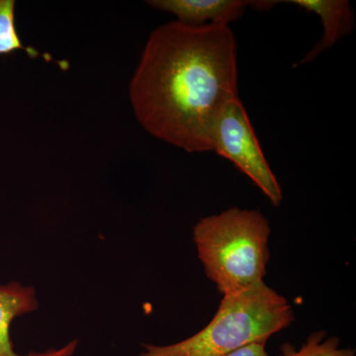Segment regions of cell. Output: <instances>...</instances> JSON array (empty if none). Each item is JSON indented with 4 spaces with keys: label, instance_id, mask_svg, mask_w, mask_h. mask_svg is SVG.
I'll use <instances>...</instances> for the list:
<instances>
[{
    "label": "cell",
    "instance_id": "cell-3",
    "mask_svg": "<svg viewBox=\"0 0 356 356\" xmlns=\"http://www.w3.org/2000/svg\"><path fill=\"white\" fill-rule=\"evenodd\" d=\"M270 233L261 211L240 208L202 218L194 226L199 259L220 294L226 296L264 282Z\"/></svg>",
    "mask_w": 356,
    "mask_h": 356
},
{
    "label": "cell",
    "instance_id": "cell-7",
    "mask_svg": "<svg viewBox=\"0 0 356 356\" xmlns=\"http://www.w3.org/2000/svg\"><path fill=\"white\" fill-rule=\"evenodd\" d=\"M290 3L296 4L307 13H315L324 27L322 39L296 65L313 62L355 29V13L346 0H293Z\"/></svg>",
    "mask_w": 356,
    "mask_h": 356
},
{
    "label": "cell",
    "instance_id": "cell-1",
    "mask_svg": "<svg viewBox=\"0 0 356 356\" xmlns=\"http://www.w3.org/2000/svg\"><path fill=\"white\" fill-rule=\"evenodd\" d=\"M128 91L136 119L147 133L187 153L212 151L218 116L238 97L235 34L226 24L159 26Z\"/></svg>",
    "mask_w": 356,
    "mask_h": 356
},
{
    "label": "cell",
    "instance_id": "cell-9",
    "mask_svg": "<svg viewBox=\"0 0 356 356\" xmlns=\"http://www.w3.org/2000/svg\"><path fill=\"white\" fill-rule=\"evenodd\" d=\"M18 51H26L33 58L39 55L38 51L27 48L21 41L15 23V1L0 0V56Z\"/></svg>",
    "mask_w": 356,
    "mask_h": 356
},
{
    "label": "cell",
    "instance_id": "cell-4",
    "mask_svg": "<svg viewBox=\"0 0 356 356\" xmlns=\"http://www.w3.org/2000/svg\"><path fill=\"white\" fill-rule=\"evenodd\" d=\"M211 147L213 152L229 159L252 179L273 206L281 205L282 189L262 153L240 98H234L227 103L218 116L213 129Z\"/></svg>",
    "mask_w": 356,
    "mask_h": 356
},
{
    "label": "cell",
    "instance_id": "cell-6",
    "mask_svg": "<svg viewBox=\"0 0 356 356\" xmlns=\"http://www.w3.org/2000/svg\"><path fill=\"white\" fill-rule=\"evenodd\" d=\"M149 6L177 17V22L187 26L226 24L242 17L248 6L254 1L243 0H152Z\"/></svg>",
    "mask_w": 356,
    "mask_h": 356
},
{
    "label": "cell",
    "instance_id": "cell-5",
    "mask_svg": "<svg viewBox=\"0 0 356 356\" xmlns=\"http://www.w3.org/2000/svg\"><path fill=\"white\" fill-rule=\"evenodd\" d=\"M39 302L35 288L11 281L0 284V356H74L79 348V339L58 348H50L42 353L20 355L14 350L10 337L13 321L38 309Z\"/></svg>",
    "mask_w": 356,
    "mask_h": 356
},
{
    "label": "cell",
    "instance_id": "cell-8",
    "mask_svg": "<svg viewBox=\"0 0 356 356\" xmlns=\"http://www.w3.org/2000/svg\"><path fill=\"white\" fill-rule=\"evenodd\" d=\"M277 356H356V353L355 348H341L339 337H329L321 330L312 332L299 348L292 343H283Z\"/></svg>",
    "mask_w": 356,
    "mask_h": 356
},
{
    "label": "cell",
    "instance_id": "cell-2",
    "mask_svg": "<svg viewBox=\"0 0 356 356\" xmlns=\"http://www.w3.org/2000/svg\"><path fill=\"white\" fill-rule=\"evenodd\" d=\"M295 321L286 298L266 282L222 296L209 324L178 343L143 344L138 356H226L286 329Z\"/></svg>",
    "mask_w": 356,
    "mask_h": 356
},
{
    "label": "cell",
    "instance_id": "cell-10",
    "mask_svg": "<svg viewBox=\"0 0 356 356\" xmlns=\"http://www.w3.org/2000/svg\"><path fill=\"white\" fill-rule=\"evenodd\" d=\"M266 343L267 341H255L226 356H269Z\"/></svg>",
    "mask_w": 356,
    "mask_h": 356
}]
</instances>
